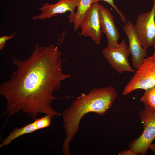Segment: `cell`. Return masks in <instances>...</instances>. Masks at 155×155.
Instances as JSON below:
<instances>
[{"label":"cell","instance_id":"obj_1","mask_svg":"<svg viewBox=\"0 0 155 155\" xmlns=\"http://www.w3.org/2000/svg\"><path fill=\"white\" fill-rule=\"evenodd\" d=\"M61 51L53 44L36 45L30 56L24 60L13 57L16 70L10 79L0 85V94L6 99V110L2 116H10L21 112L34 120L40 113L59 117L51 103L57 99L53 93L61 82L71 76L63 72Z\"/></svg>","mask_w":155,"mask_h":155},{"label":"cell","instance_id":"obj_2","mask_svg":"<svg viewBox=\"0 0 155 155\" xmlns=\"http://www.w3.org/2000/svg\"><path fill=\"white\" fill-rule=\"evenodd\" d=\"M117 96V90L111 86L95 88L88 94H82L63 112V127L66 134L62 147L64 155L70 154L69 143L78 133L83 117L90 112L104 115L111 108Z\"/></svg>","mask_w":155,"mask_h":155},{"label":"cell","instance_id":"obj_3","mask_svg":"<svg viewBox=\"0 0 155 155\" xmlns=\"http://www.w3.org/2000/svg\"><path fill=\"white\" fill-rule=\"evenodd\" d=\"M151 56L144 59L124 88L122 95L138 89L145 90L155 85V46Z\"/></svg>","mask_w":155,"mask_h":155},{"label":"cell","instance_id":"obj_4","mask_svg":"<svg viewBox=\"0 0 155 155\" xmlns=\"http://www.w3.org/2000/svg\"><path fill=\"white\" fill-rule=\"evenodd\" d=\"M139 116L144 130L140 137L131 141L128 146L138 154L144 155L155 139V112L144 108L139 113Z\"/></svg>","mask_w":155,"mask_h":155},{"label":"cell","instance_id":"obj_5","mask_svg":"<svg viewBox=\"0 0 155 155\" xmlns=\"http://www.w3.org/2000/svg\"><path fill=\"white\" fill-rule=\"evenodd\" d=\"M152 0L151 10L140 14L134 26L142 46L146 49L155 46V0Z\"/></svg>","mask_w":155,"mask_h":155},{"label":"cell","instance_id":"obj_6","mask_svg":"<svg viewBox=\"0 0 155 155\" xmlns=\"http://www.w3.org/2000/svg\"><path fill=\"white\" fill-rule=\"evenodd\" d=\"M102 53L111 67L119 73L135 72L129 63L128 57L130 53L124 40L112 46H107L102 50Z\"/></svg>","mask_w":155,"mask_h":155},{"label":"cell","instance_id":"obj_7","mask_svg":"<svg viewBox=\"0 0 155 155\" xmlns=\"http://www.w3.org/2000/svg\"><path fill=\"white\" fill-rule=\"evenodd\" d=\"M100 5L98 2L92 3L80 26L82 35L91 38L97 45L100 44L102 38L99 16Z\"/></svg>","mask_w":155,"mask_h":155},{"label":"cell","instance_id":"obj_8","mask_svg":"<svg viewBox=\"0 0 155 155\" xmlns=\"http://www.w3.org/2000/svg\"><path fill=\"white\" fill-rule=\"evenodd\" d=\"M77 7V0H59L55 4L46 3L39 9L41 13L33 16L32 19L34 20H44L69 11L70 12L69 16V22L73 23L76 15L75 11Z\"/></svg>","mask_w":155,"mask_h":155},{"label":"cell","instance_id":"obj_9","mask_svg":"<svg viewBox=\"0 0 155 155\" xmlns=\"http://www.w3.org/2000/svg\"><path fill=\"white\" fill-rule=\"evenodd\" d=\"M125 24L123 25V29L128 40L132 65L137 69L144 59L148 57L147 49L142 46L131 22L129 20Z\"/></svg>","mask_w":155,"mask_h":155},{"label":"cell","instance_id":"obj_10","mask_svg":"<svg viewBox=\"0 0 155 155\" xmlns=\"http://www.w3.org/2000/svg\"><path fill=\"white\" fill-rule=\"evenodd\" d=\"M99 16L101 32L106 36L107 46L111 47L117 44L120 36L111 12L104 6L100 5Z\"/></svg>","mask_w":155,"mask_h":155},{"label":"cell","instance_id":"obj_11","mask_svg":"<svg viewBox=\"0 0 155 155\" xmlns=\"http://www.w3.org/2000/svg\"><path fill=\"white\" fill-rule=\"evenodd\" d=\"M39 130L35 120L30 123L19 128H15L0 144V148L9 145L13 140L24 135L31 133Z\"/></svg>","mask_w":155,"mask_h":155},{"label":"cell","instance_id":"obj_12","mask_svg":"<svg viewBox=\"0 0 155 155\" xmlns=\"http://www.w3.org/2000/svg\"><path fill=\"white\" fill-rule=\"evenodd\" d=\"M92 3V0H77V10L73 22L74 31H76L80 27Z\"/></svg>","mask_w":155,"mask_h":155},{"label":"cell","instance_id":"obj_13","mask_svg":"<svg viewBox=\"0 0 155 155\" xmlns=\"http://www.w3.org/2000/svg\"><path fill=\"white\" fill-rule=\"evenodd\" d=\"M145 90L141 101L144 103L145 108L155 112V85Z\"/></svg>","mask_w":155,"mask_h":155},{"label":"cell","instance_id":"obj_14","mask_svg":"<svg viewBox=\"0 0 155 155\" xmlns=\"http://www.w3.org/2000/svg\"><path fill=\"white\" fill-rule=\"evenodd\" d=\"M53 117L48 115L39 119H35L39 129H44L49 127L51 124Z\"/></svg>","mask_w":155,"mask_h":155},{"label":"cell","instance_id":"obj_15","mask_svg":"<svg viewBox=\"0 0 155 155\" xmlns=\"http://www.w3.org/2000/svg\"><path fill=\"white\" fill-rule=\"evenodd\" d=\"M100 1H105L110 4L115 9L119 14L122 22L125 24L127 23L125 17L123 14L122 12L118 9L117 6L115 5L113 0H92V3L95 2H98Z\"/></svg>","mask_w":155,"mask_h":155},{"label":"cell","instance_id":"obj_16","mask_svg":"<svg viewBox=\"0 0 155 155\" xmlns=\"http://www.w3.org/2000/svg\"><path fill=\"white\" fill-rule=\"evenodd\" d=\"M16 32L14 33L10 36L4 35L0 37V50H2L6 44V42L14 36Z\"/></svg>","mask_w":155,"mask_h":155},{"label":"cell","instance_id":"obj_17","mask_svg":"<svg viewBox=\"0 0 155 155\" xmlns=\"http://www.w3.org/2000/svg\"><path fill=\"white\" fill-rule=\"evenodd\" d=\"M119 155H137L138 154L131 148L125 150H123L119 153Z\"/></svg>","mask_w":155,"mask_h":155},{"label":"cell","instance_id":"obj_18","mask_svg":"<svg viewBox=\"0 0 155 155\" xmlns=\"http://www.w3.org/2000/svg\"><path fill=\"white\" fill-rule=\"evenodd\" d=\"M149 149L152 151L154 154L155 155V142L152 144L149 148Z\"/></svg>","mask_w":155,"mask_h":155}]
</instances>
